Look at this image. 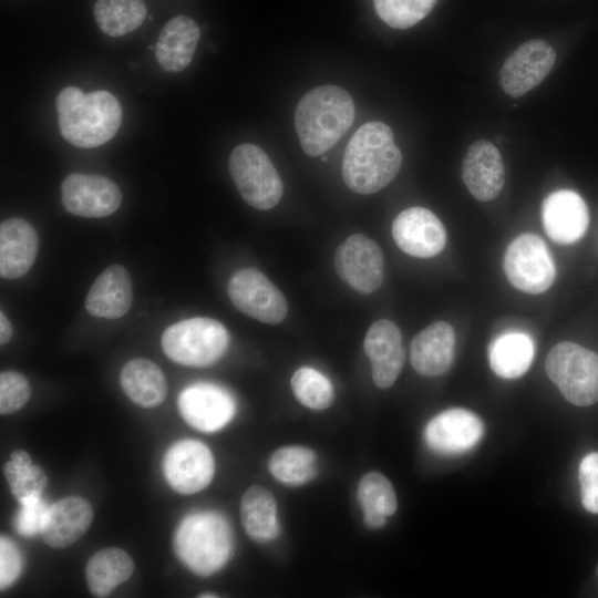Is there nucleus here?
<instances>
[{
    "instance_id": "f257e3e1",
    "label": "nucleus",
    "mask_w": 598,
    "mask_h": 598,
    "mask_svg": "<svg viewBox=\"0 0 598 598\" xmlns=\"http://www.w3.org/2000/svg\"><path fill=\"white\" fill-rule=\"evenodd\" d=\"M402 154L394 143L391 128L379 121L363 124L353 134L344 151L342 177L358 194H373L396 176Z\"/></svg>"
},
{
    "instance_id": "f03ea898",
    "label": "nucleus",
    "mask_w": 598,
    "mask_h": 598,
    "mask_svg": "<svg viewBox=\"0 0 598 598\" xmlns=\"http://www.w3.org/2000/svg\"><path fill=\"white\" fill-rule=\"evenodd\" d=\"M55 107L62 137L81 148L109 142L122 121L120 102L107 91L84 93L79 87L68 86L58 94Z\"/></svg>"
},
{
    "instance_id": "7ed1b4c3",
    "label": "nucleus",
    "mask_w": 598,
    "mask_h": 598,
    "mask_svg": "<svg viewBox=\"0 0 598 598\" xmlns=\"http://www.w3.org/2000/svg\"><path fill=\"white\" fill-rule=\"evenodd\" d=\"M354 104L350 94L337 85L308 91L298 102L295 126L300 145L309 156L324 154L350 128Z\"/></svg>"
},
{
    "instance_id": "20e7f679",
    "label": "nucleus",
    "mask_w": 598,
    "mask_h": 598,
    "mask_svg": "<svg viewBox=\"0 0 598 598\" xmlns=\"http://www.w3.org/2000/svg\"><path fill=\"white\" fill-rule=\"evenodd\" d=\"M173 549L179 561L194 574L213 575L221 569L233 555L231 527L226 517L217 512L189 514L175 530Z\"/></svg>"
},
{
    "instance_id": "39448f33",
    "label": "nucleus",
    "mask_w": 598,
    "mask_h": 598,
    "mask_svg": "<svg viewBox=\"0 0 598 598\" xmlns=\"http://www.w3.org/2000/svg\"><path fill=\"white\" fill-rule=\"evenodd\" d=\"M229 333L212 318L196 317L169 326L162 336V348L172 361L204 368L217 362L226 352Z\"/></svg>"
},
{
    "instance_id": "423d86ee",
    "label": "nucleus",
    "mask_w": 598,
    "mask_h": 598,
    "mask_svg": "<svg viewBox=\"0 0 598 598\" xmlns=\"http://www.w3.org/2000/svg\"><path fill=\"white\" fill-rule=\"evenodd\" d=\"M546 373L561 395L578 406L598 401V354L577 343L563 341L549 351Z\"/></svg>"
},
{
    "instance_id": "0eeeda50",
    "label": "nucleus",
    "mask_w": 598,
    "mask_h": 598,
    "mask_svg": "<svg viewBox=\"0 0 598 598\" xmlns=\"http://www.w3.org/2000/svg\"><path fill=\"white\" fill-rule=\"evenodd\" d=\"M228 168L241 198L259 210L274 208L282 196L281 178L268 155L257 145L236 146Z\"/></svg>"
},
{
    "instance_id": "6e6552de",
    "label": "nucleus",
    "mask_w": 598,
    "mask_h": 598,
    "mask_svg": "<svg viewBox=\"0 0 598 598\" xmlns=\"http://www.w3.org/2000/svg\"><path fill=\"white\" fill-rule=\"evenodd\" d=\"M504 272L508 281L527 293H542L554 282L556 267L543 238L525 233L517 236L504 255Z\"/></svg>"
},
{
    "instance_id": "1a4fd4ad",
    "label": "nucleus",
    "mask_w": 598,
    "mask_h": 598,
    "mask_svg": "<svg viewBox=\"0 0 598 598\" xmlns=\"http://www.w3.org/2000/svg\"><path fill=\"white\" fill-rule=\"evenodd\" d=\"M227 293L237 310L264 323H280L288 313L282 292L255 268L236 271L228 281Z\"/></svg>"
},
{
    "instance_id": "9d476101",
    "label": "nucleus",
    "mask_w": 598,
    "mask_h": 598,
    "mask_svg": "<svg viewBox=\"0 0 598 598\" xmlns=\"http://www.w3.org/2000/svg\"><path fill=\"white\" fill-rule=\"evenodd\" d=\"M333 264L339 277L362 295L372 293L382 285L383 254L380 246L365 235L348 237L337 248Z\"/></svg>"
},
{
    "instance_id": "9b49d317",
    "label": "nucleus",
    "mask_w": 598,
    "mask_h": 598,
    "mask_svg": "<svg viewBox=\"0 0 598 598\" xmlns=\"http://www.w3.org/2000/svg\"><path fill=\"white\" fill-rule=\"evenodd\" d=\"M215 472L210 450L196 440H181L163 457V473L169 486L181 494H194L209 485Z\"/></svg>"
},
{
    "instance_id": "f8f14e48",
    "label": "nucleus",
    "mask_w": 598,
    "mask_h": 598,
    "mask_svg": "<svg viewBox=\"0 0 598 598\" xmlns=\"http://www.w3.org/2000/svg\"><path fill=\"white\" fill-rule=\"evenodd\" d=\"M61 200L73 215L102 218L117 210L122 194L117 185L105 176L74 173L62 182Z\"/></svg>"
},
{
    "instance_id": "ddd939ff",
    "label": "nucleus",
    "mask_w": 598,
    "mask_h": 598,
    "mask_svg": "<svg viewBox=\"0 0 598 598\" xmlns=\"http://www.w3.org/2000/svg\"><path fill=\"white\" fill-rule=\"evenodd\" d=\"M556 62L553 47L544 40H530L519 45L503 63L499 84L512 97H518L537 86Z\"/></svg>"
},
{
    "instance_id": "4468645a",
    "label": "nucleus",
    "mask_w": 598,
    "mask_h": 598,
    "mask_svg": "<svg viewBox=\"0 0 598 598\" xmlns=\"http://www.w3.org/2000/svg\"><path fill=\"white\" fill-rule=\"evenodd\" d=\"M484 425L473 412L453 408L429 421L424 429L426 445L444 456H456L472 450L482 439Z\"/></svg>"
},
{
    "instance_id": "2eb2a0df",
    "label": "nucleus",
    "mask_w": 598,
    "mask_h": 598,
    "mask_svg": "<svg viewBox=\"0 0 598 598\" xmlns=\"http://www.w3.org/2000/svg\"><path fill=\"white\" fill-rule=\"evenodd\" d=\"M183 419L202 432H216L229 423L236 412L234 398L225 389L212 383H196L178 396Z\"/></svg>"
},
{
    "instance_id": "dca6fc26",
    "label": "nucleus",
    "mask_w": 598,
    "mask_h": 598,
    "mask_svg": "<svg viewBox=\"0 0 598 598\" xmlns=\"http://www.w3.org/2000/svg\"><path fill=\"white\" fill-rule=\"evenodd\" d=\"M392 236L398 247L417 258L440 254L446 244V231L431 210L411 207L401 212L392 224Z\"/></svg>"
},
{
    "instance_id": "f3484780",
    "label": "nucleus",
    "mask_w": 598,
    "mask_h": 598,
    "mask_svg": "<svg viewBox=\"0 0 598 598\" xmlns=\"http://www.w3.org/2000/svg\"><path fill=\"white\" fill-rule=\"evenodd\" d=\"M542 221L545 233L553 241L560 245L574 244L588 228L587 204L575 190H555L543 202Z\"/></svg>"
},
{
    "instance_id": "a211bd4d",
    "label": "nucleus",
    "mask_w": 598,
    "mask_h": 598,
    "mask_svg": "<svg viewBox=\"0 0 598 598\" xmlns=\"http://www.w3.org/2000/svg\"><path fill=\"white\" fill-rule=\"evenodd\" d=\"M363 347L371 362L374 384L380 389L390 388L405 360L400 329L394 322L380 319L368 329Z\"/></svg>"
},
{
    "instance_id": "6ab92c4d",
    "label": "nucleus",
    "mask_w": 598,
    "mask_h": 598,
    "mask_svg": "<svg viewBox=\"0 0 598 598\" xmlns=\"http://www.w3.org/2000/svg\"><path fill=\"white\" fill-rule=\"evenodd\" d=\"M462 178L476 199H495L505 183V167L498 148L486 140L474 142L464 156Z\"/></svg>"
},
{
    "instance_id": "aec40b11",
    "label": "nucleus",
    "mask_w": 598,
    "mask_h": 598,
    "mask_svg": "<svg viewBox=\"0 0 598 598\" xmlns=\"http://www.w3.org/2000/svg\"><path fill=\"white\" fill-rule=\"evenodd\" d=\"M39 237L23 218H9L0 225V275L6 279L24 276L35 261Z\"/></svg>"
},
{
    "instance_id": "412c9836",
    "label": "nucleus",
    "mask_w": 598,
    "mask_h": 598,
    "mask_svg": "<svg viewBox=\"0 0 598 598\" xmlns=\"http://www.w3.org/2000/svg\"><path fill=\"white\" fill-rule=\"evenodd\" d=\"M454 350L453 327L445 321H437L414 337L410 348V361L419 374L437 377L450 369Z\"/></svg>"
},
{
    "instance_id": "4be33fe9",
    "label": "nucleus",
    "mask_w": 598,
    "mask_h": 598,
    "mask_svg": "<svg viewBox=\"0 0 598 598\" xmlns=\"http://www.w3.org/2000/svg\"><path fill=\"white\" fill-rule=\"evenodd\" d=\"M133 301L132 280L128 271L121 265L105 268L91 286L85 309L97 318L117 319L131 308Z\"/></svg>"
},
{
    "instance_id": "5701e85b",
    "label": "nucleus",
    "mask_w": 598,
    "mask_h": 598,
    "mask_svg": "<svg viewBox=\"0 0 598 598\" xmlns=\"http://www.w3.org/2000/svg\"><path fill=\"white\" fill-rule=\"evenodd\" d=\"M92 519L90 503L79 496H69L50 505L41 536L48 546L65 548L86 533Z\"/></svg>"
},
{
    "instance_id": "b1692460",
    "label": "nucleus",
    "mask_w": 598,
    "mask_h": 598,
    "mask_svg": "<svg viewBox=\"0 0 598 598\" xmlns=\"http://www.w3.org/2000/svg\"><path fill=\"white\" fill-rule=\"evenodd\" d=\"M200 30L186 17L176 16L163 27L155 44L156 60L163 70L179 72L188 66L195 53Z\"/></svg>"
},
{
    "instance_id": "393cba45",
    "label": "nucleus",
    "mask_w": 598,
    "mask_h": 598,
    "mask_svg": "<svg viewBox=\"0 0 598 598\" xmlns=\"http://www.w3.org/2000/svg\"><path fill=\"white\" fill-rule=\"evenodd\" d=\"M120 383L126 396L143 408L157 406L167 394L163 371L153 361L144 358L132 359L124 364Z\"/></svg>"
},
{
    "instance_id": "a878e982",
    "label": "nucleus",
    "mask_w": 598,
    "mask_h": 598,
    "mask_svg": "<svg viewBox=\"0 0 598 598\" xmlns=\"http://www.w3.org/2000/svg\"><path fill=\"white\" fill-rule=\"evenodd\" d=\"M240 519L247 535L257 543H268L279 535L277 503L262 486H250L240 501Z\"/></svg>"
},
{
    "instance_id": "bb28decb",
    "label": "nucleus",
    "mask_w": 598,
    "mask_h": 598,
    "mask_svg": "<svg viewBox=\"0 0 598 598\" xmlns=\"http://www.w3.org/2000/svg\"><path fill=\"white\" fill-rule=\"evenodd\" d=\"M134 571V561L121 548L109 547L96 551L85 567V580L95 597L109 596Z\"/></svg>"
},
{
    "instance_id": "cd10ccee",
    "label": "nucleus",
    "mask_w": 598,
    "mask_h": 598,
    "mask_svg": "<svg viewBox=\"0 0 598 598\" xmlns=\"http://www.w3.org/2000/svg\"><path fill=\"white\" fill-rule=\"evenodd\" d=\"M534 357L532 338L519 331H508L496 337L488 347L492 371L504 379L522 377Z\"/></svg>"
},
{
    "instance_id": "c85d7f7f",
    "label": "nucleus",
    "mask_w": 598,
    "mask_h": 598,
    "mask_svg": "<svg viewBox=\"0 0 598 598\" xmlns=\"http://www.w3.org/2000/svg\"><path fill=\"white\" fill-rule=\"evenodd\" d=\"M357 496L363 511L364 524L372 529L383 527L386 517L393 515L398 508L393 485L378 472H370L362 476Z\"/></svg>"
},
{
    "instance_id": "c756f323",
    "label": "nucleus",
    "mask_w": 598,
    "mask_h": 598,
    "mask_svg": "<svg viewBox=\"0 0 598 598\" xmlns=\"http://www.w3.org/2000/svg\"><path fill=\"white\" fill-rule=\"evenodd\" d=\"M146 11L143 0H96L94 18L105 34L121 37L137 29Z\"/></svg>"
},
{
    "instance_id": "7c9ffc66",
    "label": "nucleus",
    "mask_w": 598,
    "mask_h": 598,
    "mask_svg": "<svg viewBox=\"0 0 598 598\" xmlns=\"http://www.w3.org/2000/svg\"><path fill=\"white\" fill-rule=\"evenodd\" d=\"M270 474L287 485H302L317 475V456L305 446H283L276 450L268 463Z\"/></svg>"
},
{
    "instance_id": "2f4dec72",
    "label": "nucleus",
    "mask_w": 598,
    "mask_h": 598,
    "mask_svg": "<svg viewBox=\"0 0 598 598\" xmlns=\"http://www.w3.org/2000/svg\"><path fill=\"white\" fill-rule=\"evenodd\" d=\"M11 494L20 502L30 496H41L48 485V476L40 465L33 464L29 453L14 450L3 466Z\"/></svg>"
},
{
    "instance_id": "473e14b6",
    "label": "nucleus",
    "mask_w": 598,
    "mask_h": 598,
    "mask_svg": "<svg viewBox=\"0 0 598 598\" xmlns=\"http://www.w3.org/2000/svg\"><path fill=\"white\" fill-rule=\"evenodd\" d=\"M290 385L297 400L311 410H324L334 399L333 386L321 372L310 367L299 368Z\"/></svg>"
},
{
    "instance_id": "72a5a7b5",
    "label": "nucleus",
    "mask_w": 598,
    "mask_h": 598,
    "mask_svg": "<svg viewBox=\"0 0 598 598\" xmlns=\"http://www.w3.org/2000/svg\"><path fill=\"white\" fill-rule=\"evenodd\" d=\"M377 14L394 29L410 28L424 19L436 0H373Z\"/></svg>"
},
{
    "instance_id": "f704fd0d",
    "label": "nucleus",
    "mask_w": 598,
    "mask_h": 598,
    "mask_svg": "<svg viewBox=\"0 0 598 598\" xmlns=\"http://www.w3.org/2000/svg\"><path fill=\"white\" fill-rule=\"evenodd\" d=\"M31 386L28 379L17 371H3L0 374V413L12 414L29 401Z\"/></svg>"
},
{
    "instance_id": "c9c22d12",
    "label": "nucleus",
    "mask_w": 598,
    "mask_h": 598,
    "mask_svg": "<svg viewBox=\"0 0 598 598\" xmlns=\"http://www.w3.org/2000/svg\"><path fill=\"white\" fill-rule=\"evenodd\" d=\"M19 504V509L12 520L16 532L25 537L41 534L50 505L41 496L23 498Z\"/></svg>"
},
{
    "instance_id": "e433bc0d",
    "label": "nucleus",
    "mask_w": 598,
    "mask_h": 598,
    "mask_svg": "<svg viewBox=\"0 0 598 598\" xmlns=\"http://www.w3.org/2000/svg\"><path fill=\"white\" fill-rule=\"evenodd\" d=\"M579 482L584 508L598 514V452L587 454L579 465Z\"/></svg>"
},
{
    "instance_id": "4c0bfd02",
    "label": "nucleus",
    "mask_w": 598,
    "mask_h": 598,
    "mask_svg": "<svg viewBox=\"0 0 598 598\" xmlns=\"http://www.w3.org/2000/svg\"><path fill=\"white\" fill-rule=\"evenodd\" d=\"M23 558L19 547L7 536L0 537V588L11 586L21 575Z\"/></svg>"
},
{
    "instance_id": "58836bf2",
    "label": "nucleus",
    "mask_w": 598,
    "mask_h": 598,
    "mask_svg": "<svg viewBox=\"0 0 598 598\" xmlns=\"http://www.w3.org/2000/svg\"><path fill=\"white\" fill-rule=\"evenodd\" d=\"M13 334L12 326L3 312L0 313V344H7Z\"/></svg>"
},
{
    "instance_id": "ea45409f",
    "label": "nucleus",
    "mask_w": 598,
    "mask_h": 598,
    "mask_svg": "<svg viewBox=\"0 0 598 598\" xmlns=\"http://www.w3.org/2000/svg\"><path fill=\"white\" fill-rule=\"evenodd\" d=\"M198 597H200V598H210V597H218V595L213 594V592H205V594L198 595Z\"/></svg>"
},
{
    "instance_id": "a19ab883",
    "label": "nucleus",
    "mask_w": 598,
    "mask_h": 598,
    "mask_svg": "<svg viewBox=\"0 0 598 598\" xmlns=\"http://www.w3.org/2000/svg\"><path fill=\"white\" fill-rule=\"evenodd\" d=\"M321 159L324 162V161H327L328 158L323 156V157H321Z\"/></svg>"
},
{
    "instance_id": "79ce46f5",
    "label": "nucleus",
    "mask_w": 598,
    "mask_h": 598,
    "mask_svg": "<svg viewBox=\"0 0 598 598\" xmlns=\"http://www.w3.org/2000/svg\"><path fill=\"white\" fill-rule=\"evenodd\" d=\"M597 574H598V567H597Z\"/></svg>"
}]
</instances>
